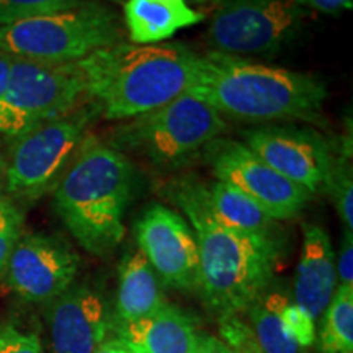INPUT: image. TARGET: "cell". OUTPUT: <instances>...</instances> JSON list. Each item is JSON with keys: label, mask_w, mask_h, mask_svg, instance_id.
Wrapping results in <instances>:
<instances>
[{"label": "cell", "mask_w": 353, "mask_h": 353, "mask_svg": "<svg viewBox=\"0 0 353 353\" xmlns=\"http://www.w3.org/2000/svg\"><path fill=\"white\" fill-rule=\"evenodd\" d=\"M288 303L283 294L262 296L250 311L255 342L262 353H301L303 348L286 334L281 324V307Z\"/></svg>", "instance_id": "cell-20"}, {"label": "cell", "mask_w": 353, "mask_h": 353, "mask_svg": "<svg viewBox=\"0 0 353 353\" xmlns=\"http://www.w3.org/2000/svg\"><path fill=\"white\" fill-rule=\"evenodd\" d=\"M200 54L182 43L128 44L92 52L79 61L88 99L101 117L123 121L152 112L187 94Z\"/></svg>", "instance_id": "cell-2"}, {"label": "cell", "mask_w": 353, "mask_h": 353, "mask_svg": "<svg viewBox=\"0 0 353 353\" xmlns=\"http://www.w3.org/2000/svg\"><path fill=\"white\" fill-rule=\"evenodd\" d=\"M216 180L232 185L275 221L298 216L312 195L267 165L242 141L216 138L203 151Z\"/></svg>", "instance_id": "cell-10"}, {"label": "cell", "mask_w": 353, "mask_h": 353, "mask_svg": "<svg viewBox=\"0 0 353 353\" xmlns=\"http://www.w3.org/2000/svg\"><path fill=\"white\" fill-rule=\"evenodd\" d=\"M341 216L345 232H353V175L352 156L339 152L334 156L327 192Z\"/></svg>", "instance_id": "cell-22"}, {"label": "cell", "mask_w": 353, "mask_h": 353, "mask_svg": "<svg viewBox=\"0 0 353 353\" xmlns=\"http://www.w3.org/2000/svg\"><path fill=\"white\" fill-rule=\"evenodd\" d=\"M195 232L200 257V291L221 317L249 311L265 294L280 259L275 236L232 231L216 221L208 208L205 185L193 176L176 180L167 190Z\"/></svg>", "instance_id": "cell-1"}, {"label": "cell", "mask_w": 353, "mask_h": 353, "mask_svg": "<svg viewBox=\"0 0 353 353\" xmlns=\"http://www.w3.org/2000/svg\"><path fill=\"white\" fill-rule=\"evenodd\" d=\"M88 99L85 76L77 63H39L15 57L6 94L0 99V134L19 138Z\"/></svg>", "instance_id": "cell-8"}, {"label": "cell", "mask_w": 353, "mask_h": 353, "mask_svg": "<svg viewBox=\"0 0 353 353\" xmlns=\"http://www.w3.org/2000/svg\"><path fill=\"white\" fill-rule=\"evenodd\" d=\"M161 280L139 249L125 255L120 265L117 307L113 321L132 322L157 312L165 306Z\"/></svg>", "instance_id": "cell-18"}, {"label": "cell", "mask_w": 353, "mask_h": 353, "mask_svg": "<svg viewBox=\"0 0 353 353\" xmlns=\"http://www.w3.org/2000/svg\"><path fill=\"white\" fill-rule=\"evenodd\" d=\"M0 353H44L37 334L25 332L15 325L0 329Z\"/></svg>", "instance_id": "cell-26"}, {"label": "cell", "mask_w": 353, "mask_h": 353, "mask_svg": "<svg viewBox=\"0 0 353 353\" xmlns=\"http://www.w3.org/2000/svg\"><path fill=\"white\" fill-rule=\"evenodd\" d=\"M136 182L125 154L87 136L52 190L57 214L87 252L107 255L120 245Z\"/></svg>", "instance_id": "cell-4"}, {"label": "cell", "mask_w": 353, "mask_h": 353, "mask_svg": "<svg viewBox=\"0 0 353 353\" xmlns=\"http://www.w3.org/2000/svg\"><path fill=\"white\" fill-rule=\"evenodd\" d=\"M114 2H121V0H114Z\"/></svg>", "instance_id": "cell-33"}, {"label": "cell", "mask_w": 353, "mask_h": 353, "mask_svg": "<svg viewBox=\"0 0 353 353\" xmlns=\"http://www.w3.org/2000/svg\"><path fill=\"white\" fill-rule=\"evenodd\" d=\"M335 270L337 281H341L342 286H353V232H345L343 236Z\"/></svg>", "instance_id": "cell-27"}, {"label": "cell", "mask_w": 353, "mask_h": 353, "mask_svg": "<svg viewBox=\"0 0 353 353\" xmlns=\"http://www.w3.org/2000/svg\"><path fill=\"white\" fill-rule=\"evenodd\" d=\"M281 324L286 334L301 348L311 347L316 342V321L306 314L296 304L286 303L280 312Z\"/></svg>", "instance_id": "cell-25"}, {"label": "cell", "mask_w": 353, "mask_h": 353, "mask_svg": "<svg viewBox=\"0 0 353 353\" xmlns=\"http://www.w3.org/2000/svg\"><path fill=\"white\" fill-rule=\"evenodd\" d=\"M52 353H95L112 332L103 294L88 285H72L44 304Z\"/></svg>", "instance_id": "cell-14"}, {"label": "cell", "mask_w": 353, "mask_h": 353, "mask_svg": "<svg viewBox=\"0 0 353 353\" xmlns=\"http://www.w3.org/2000/svg\"><path fill=\"white\" fill-rule=\"evenodd\" d=\"M224 131L226 121L213 107L183 94L152 112L125 120L108 145L136 154L161 169H176L193 161Z\"/></svg>", "instance_id": "cell-5"}, {"label": "cell", "mask_w": 353, "mask_h": 353, "mask_svg": "<svg viewBox=\"0 0 353 353\" xmlns=\"http://www.w3.org/2000/svg\"><path fill=\"white\" fill-rule=\"evenodd\" d=\"M6 192V159L0 156V195Z\"/></svg>", "instance_id": "cell-32"}, {"label": "cell", "mask_w": 353, "mask_h": 353, "mask_svg": "<svg viewBox=\"0 0 353 353\" xmlns=\"http://www.w3.org/2000/svg\"><path fill=\"white\" fill-rule=\"evenodd\" d=\"M23 211L12 196L0 195V281L6 276L10 255L23 234Z\"/></svg>", "instance_id": "cell-23"}, {"label": "cell", "mask_w": 353, "mask_h": 353, "mask_svg": "<svg viewBox=\"0 0 353 353\" xmlns=\"http://www.w3.org/2000/svg\"><path fill=\"white\" fill-rule=\"evenodd\" d=\"M205 196L210 211L223 226L245 234H276V221L252 198L234 188L232 185L214 180L205 187Z\"/></svg>", "instance_id": "cell-19"}, {"label": "cell", "mask_w": 353, "mask_h": 353, "mask_svg": "<svg viewBox=\"0 0 353 353\" xmlns=\"http://www.w3.org/2000/svg\"><path fill=\"white\" fill-rule=\"evenodd\" d=\"M138 249L159 280L176 290H200V257L188 221L164 205H154L136 224Z\"/></svg>", "instance_id": "cell-12"}, {"label": "cell", "mask_w": 353, "mask_h": 353, "mask_svg": "<svg viewBox=\"0 0 353 353\" xmlns=\"http://www.w3.org/2000/svg\"><path fill=\"white\" fill-rule=\"evenodd\" d=\"M337 290L335 252L329 234L317 224L303 226V249L294 278V304L319 319Z\"/></svg>", "instance_id": "cell-16"}, {"label": "cell", "mask_w": 353, "mask_h": 353, "mask_svg": "<svg viewBox=\"0 0 353 353\" xmlns=\"http://www.w3.org/2000/svg\"><path fill=\"white\" fill-rule=\"evenodd\" d=\"M193 353H236L226 342L216 339L213 335H200L196 350Z\"/></svg>", "instance_id": "cell-29"}, {"label": "cell", "mask_w": 353, "mask_h": 353, "mask_svg": "<svg viewBox=\"0 0 353 353\" xmlns=\"http://www.w3.org/2000/svg\"><path fill=\"white\" fill-rule=\"evenodd\" d=\"M101 117L99 105L87 100L72 112L61 114L15 138L6 159L8 196L37 200L54 190L68 170L88 128Z\"/></svg>", "instance_id": "cell-7"}, {"label": "cell", "mask_w": 353, "mask_h": 353, "mask_svg": "<svg viewBox=\"0 0 353 353\" xmlns=\"http://www.w3.org/2000/svg\"><path fill=\"white\" fill-rule=\"evenodd\" d=\"M319 353H353V286H337L324 311Z\"/></svg>", "instance_id": "cell-21"}, {"label": "cell", "mask_w": 353, "mask_h": 353, "mask_svg": "<svg viewBox=\"0 0 353 353\" xmlns=\"http://www.w3.org/2000/svg\"><path fill=\"white\" fill-rule=\"evenodd\" d=\"M112 332L131 353H193L200 342L195 321L172 304L138 321H113Z\"/></svg>", "instance_id": "cell-15"}, {"label": "cell", "mask_w": 353, "mask_h": 353, "mask_svg": "<svg viewBox=\"0 0 353 353\" xmlns=\"http://www.w3.org/2000/svg\"><path fill=\"white\" fill-rule=\"evenodd\" d=\"M304 8H314L327 15H337L343 10H350L353 0H294Z\"/></svg>", "instance_id": "cell-28"}, {"label": "cell", "mask_w": 353, "mask_h": 353, "mask_svg": "<svg viewBox=\"0 0 353 353\" xmlns=\"http://www.w3.org/2000/svg\"><path fill=\"white\" fill-rule=\"evenodd\" d=\"M247 148L311 195L327 192L334 149L321 132L299 126H260L244 131Z\"/></svg>", "instance_id": "cell-11"}, {"label": "cell", "mask_w": 353, "mask_h": 353, "mask_svg": "<svg viewBox=\"0 0 353 353\" xmlns=\"http://www.w3.org/2000/svg\"><path fill=\"white\" fill-rule=\"evenodd\" d=\"M307 17L294 0H214L208 39L224 54L272 52L298 37Z\"/></svg>", "instance_id": "cell-9"}, {"label": "cell", "mask_w": 353, "mask_h": 353, "mask_svg": "<svg viewBox=\"0 0 353 353\" xmlns=\"http://www.w3.org/2000/svg\"><path fill=\"white\" fill-rule=\"evenodd\" d=\"M79 265V255L64 241L46 234H21L3 278L23 301L48 304L74 285Z\"/></svg>", "instance_id": "cell-13"}, {"label": "cell", "mask_w": 353, "mask_h": 353, "mask_svg": "<svg viewBox=\"0 0 353 353\" xmlns=\"http://www.w3.org/2000/svg\"><path fill=\"white\" fill-rule=\"evenodd\" d=\"M187 94L208 103L221 117L236 120L316 121L327 99V87L311 74L210 51L200 54Z\"/></svg>", "instance_id": "cell-3"}, {"label": "cell", "mask_w": 353, "mask_h": 353, "mask_svg": "<svg viewBox=\"0 0 353 353\" xmlns=\"http://www.w3.org/2000/svg\"><path fill=\"white\" fill-rule=\"evenodd\" d=\"M123 34L114 10L82 0L68 10L0 26V51L39 63H77L121 43Z\"/></svg>", "instance_id": "cell-6"}, {"label": "cell", "mask_w": 353, "mask_h": 353, "mask_svg": "<svg viewBox=\"0 0 353 353\" xmlns=\"http://www.w3.org/2000/svg\"><path fill=\"white\" fill-rule=\"evenodd\" d=\"M95 353H131V352L123 347L121 343H118L117 341H107L97 348Z\"/></svg>", "instance_id": "cell-31"}, {"label": "cell", "mask_w": 353, "mask_h": 353, "mask_svg": "<svg viewBox=\"0 0 353 353\" xmlns=\"http://www.w3.org/2000/svg\"><path fill=\"white\" fill-rule=\"evenodd\" d=\"M82 0H0V26L68 10Z\"/></svg>", "instance_id": "cell-24"}, {"label": "cell", "mask_w": 353, "mask_h": 353, "mask_svg": "<svg viewBox=\"0 0 353 353\" xmlns=\"http://www.w3.org/2000/svg\"><path fill=\"white\" fill-rule=\"evenodd\" d=\"M123 13L132 44H159L205 20L185 0H126Z\"/></svg>", "instance_id": "cell-17"}, {"label": "cell", "mask_w": 353, "mask_h": 353, "mask_svg": "<svg viewBox=\"0 0 353 353\" xmlns=\"http://www.w3.org/2000/svg\"><path fill=\"white\" fill-rule=\"evenodd\" d=\"M13 59H15V57H13L12 54L0 51V99H2V95L6 94V90H7Z\"/></svg>", "instance_id": "cell-30"}]
</instances>
